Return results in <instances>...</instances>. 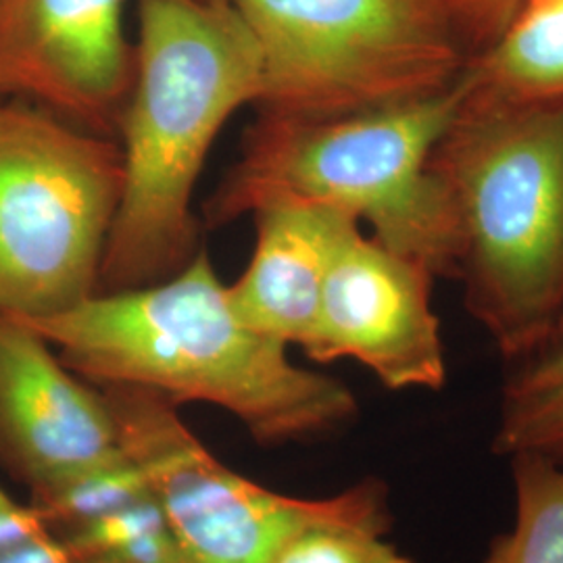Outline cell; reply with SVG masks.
Here are the masks:
<instances>
[{"label":"cell","instance_id":"8fae6325","mask_svg":"<svg viewBox=\"0 0 563 563\" xmlns=\"http://www.w3.org/2000/svg\"><path fill=\"white\" fill-rule=\"evenodd\" d=\"M255 249L228 299L249 328L302 349L318 320L323 282L357 220L302 201H274L255 213Z\"/></svg>","mask_w":563,"mask_h":563},{"label":"cell","instance_id":"d6986e66","mask_svg":"<svg viewBox=\"0 0 563 563\" xmlns=\"http://www.w3.org/2000/svg\"><path fill=\"white\" fill-rule=\"evenodd\" d=\"M0 101H2V99H0Z\"/></svg>","mask_w":563,"mask_h":563},{"label":"cell","instance_id":"7a4b0ae2","mask_svg":"<svg viewBox=\"0 0 563 563\" xmlns=\"http://www.w3.org/2000/svg\"><path fill=\"white\" fill-rule=\"evenodd\" d=\"M134 46L120 207L97 292L167 280L195 260L202 167L223 125L262 90L260 46L228 0H136Z\"/></svg>","mask_w":563,"mask_h":563},{"label":"cell","instance_id":"3957f363","mask_svg":"<svg viewBox=\"0 0 563 563\" xmlns=\"http://www.w3.org/2000/svg\"><path fill=\"white\" fill-rule=\"evenodd\" d=\"M430 169L455 220L463 305L505 362L563 313V104L463 92Z\"/></svg>","mask_w":563,"mask_h":563},{"label":"cell","instance_id":"8992f818","mask_svg":"<svg viewBox=\"0 0 563 563\" xmlns=\"http://www.w3.org/2000/svg\"><path fill=\"white\" fill-rule=\"evenodd\" d=\"M121 184L120 142L0 101V318L41 320L97 295Z\"/></svg>","mask_w":563,"mask_h":563},{"label":"cell","instance_id":"30bf717a","mask_svg":"<svg viewBox=\"0 0 563 563\" xmlns=\"http://www.w3.org/2000/svg\"><path fill=\"white\" fill-rule=\"evenodd\" d=\"M123 455L102 388L27 323L0 318V465L30 493Z\"/></svg>","mask_w":563,"mask_h":563},{"label":"cell","instance_id":"2e32d148","mask_svg":"<svg viewBox=\"0 0 563 563\" xmlns=\"http://www.w3.org/2000/svg\"><path fill=\"white\" fill-rule=\"evenodd\" d=\"M514 522L481 563H563V463L534 455L509 460Z\"/></svg>","mask_w":563,"mask_h":563},{"label":"cell","instance_id":"9a60e30c","mask_svg":"<svg viewBox=\"0 0 563 563\" xmlns=\"http://www.w3.org/2000/svg\"><path fill=\"white\" fill-rule=\"evenodd\" d=\"M388 526L386 486L363 481L341 511L302 526L269 563H416L386 539Z\"/></svg>","mask_w":563,"mask_h":563},{"label":"cell","instance_id":"ba28073f","mask_svg":"<svg viewBox=\"0 0 563 563\" xmlns=\"http://www.w3.org/2000/svg\"><path fill=\"white\" fill-rule=\"evenodd\" d=\"M434 276L355 225L323 282L318 320L302 346L316 363L351 360L388 390L439 393L446 384Z\"/></svg>","mask_w":563,"mask_h":563},{"label":"cell","instance_id":"ac0fdd59","mask_svg":"<svg viewBox=\"0 0 563 563\" xmlns=\"http://www.w3.org/2000/svg\"><path fill=\"white\" fill-rule=\"evenodd\" d=\"M460 42L465 57H474L504 32L522 0H430Z\"/></svg>","mask_w":563,"mask_h":563},{"label":"cell","instance_id":"277c9868","mask_svg":"<svg viewBox=\"0 0 563 563\" xmlns=\"http://www.w3.org/2000/svg\"><path fill=\"white\" fill-rule=\"evenodd\" d=\"M463 92L460 78L439 95L336 120L257 118L202 205L205 225L222 228L267 202L322 205L372 225L376 241L437 280H455L457 230L430 157Z\"/></svg>","mask_w":563,"mask_h":563},{"label":"cell","instance_id":"5bb4252c","mask_svg":"<svg viewBox=\"0 0 563 563\" xmlns=\"http://www.w3.org/2000/svg\"><path fill=\"white\" fill-rule=\"evenodd\" d=\"M504 365L493 451L563 463V313Z\"/></svg>","mask_w":563,"mask_h":563},{"label":"cell","instance_id":"4fadbf2b","mask_svg":"<svg viewBox=\"0 0 563 563\" xmlns=\"http://www.w3.org/2000/svg\"><path fill=\"white\" fill-rule=\"evenodd\" d=\"M465 95L509 104H563V0H522L504 32L462 74Z\"/></svg>","mask_w":563,"mask_h":563},{"label":"cell","instance_id":"52a82bcc","mask_svg":"<svg viewBox=\"0 0 563 563\" xmlns=\"http://www.w3.org/2000/svg\"><path fill=\"white\" fill-rule=\"evenodd\" d=\"M99 388L115 416L123 455L162 504L181 563H269L302 526L341 511L353 497V486L322 499L269 490L223 465L159 395Z\"/></svg>","mask_w":563,"mask_h":563},{"label":"cell","instance_id":"5b68a950","mask_svg":"<svg viewBox=\"0 0 563 563\" xmlns=\"http://www.w3.org/2000/svg\"><path fill=\"white\" fill-rule=\"evenodd\" d=\"M260 46L257 118L336 120L439 95L467 57L430 0H228Z\"/></svg>","mask_w":563,"mask_h":563},{"label":"cell","instance_id":"e0dca14e","mask_svg":"<svg viewBox=\"0 0 563 563\" xmlns=\"http://www.w3.org/2000/svg\"><path fill=\"white\" fill-rule=\"evenodd\" d=\"M0 563H71L30 504L0 484Z\"/></svg>","mask_w":563,"mask_h":563},{"label":"cell","instance_id":"7c38bea8","mask_svg":"<svg viewBox=\"0 0 563 563\" xmlns=\"http://www.w3.org/2000/svg\"><path fill=\"white\" fill-rule=\"evenodd\" d=\"M27 504L71 563H181L153 486L125 455L34 490Z\"/></svg>","mask_w":563,"mask_h":563},{"label":"cell","instance_id":"9c48e42d","mask_svg":"<svg viewBox=\"0 0 563 563\" xmlns=\"http://www.w3.org/2000/svg\"><path fill=\"white\" fill-rule=\"evenodd\" d=\"M128 0H0V99L118 141L136 46Z\"/></svg>","mask_w":563,"mask_h":563},{"label":"cell","instance_id":"6da1fadb","mask_svg":"<svg viewBox=\"0 0 563 563\" xmlns=\"http://www.w3.org/2000/svg\"><path fill=\"white\" fill-rule=\"evenodd\" d=\"M21 322L84 380L220 407L257 443L325 439L360 413L346 384L292 363L286 344L242 322L205 249L167 280Z\"/></svg>","mask_w":563,"mask_h":563}]
</instances>
